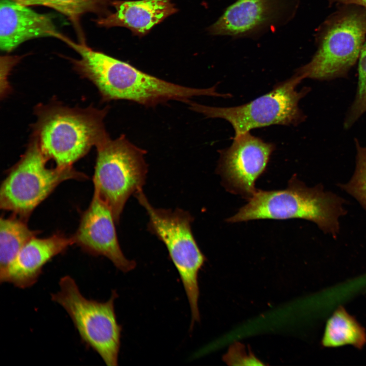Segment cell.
I'll return each mask as SVG.
<instances>
[{"label": "cell", "mask_w": 366, "mask_h": 366, "mask_svg": "<svg viewBox=\"0 0 366 366\" xmlns=\"http://www.w3.org/2000/svg\"><path fill=\"white\" fill-rule=\"evenodd\" d=\"M356 93L344 121L345 129L351 128L366 112V39L358 59Z\"/></svg>", "instance_id": "ffe728a7"}, {"label": "cell", "mask_w": 366, "mask_h": 366, "mask_svg": "<svg viewBox=\"0 0 366 366\" xmlns=\"http://www.w3.org/2000/svg\"><path fill=\"white\" fill-rule=\"evenodd\" d=\"M108 110V107L72 108L57 104L38 106L34 135L57 167H72L92 146L110 138L104 124Z\"/></svg>", "instance_id": "3957f363"}, {"label": "cell", "mask_w": 366, "mask_h": 366, "mask_svg": "<svg viewBox=\"0 0 366 366\" xmlns=\"http://www.w3.org/2000/svg\"><path fill=\"white\" fill-rule=\"evenodd\" d=\"M148 217L147 230L165 245L179 274L191 311V328L200 321L198 273L206 258L193 234V218L187 211L158 208L149 202L142 190L134 195Z\"/></svg>", "instance_id": "277c9868"}, {"label": "cell", "mask_w": 366, "mask_h": 366, "mask_svg": "<svg viewBox=\"0 0 366 366\" xmlns=\"http://www.w3.org/2000/svg\"><path fill=\"white\" fill-rule=\"evenodd\" d=\"M331 3L346 5H354L362 7L366 10V0H329Z\"/></svg>", "instance_id": "7402d4cb"}, {"label": "cell", "mask_w": 366, "mask_h": 366, "mask_svg": "<svg viewBox=\"0 0 366 366\" xmlns=\"http://www.w3.org/2000/svg\"><path fill=\"white\" fill-rule=\"evenodd\" d=\"M322 28L317 51L295 71L303 79L323 81L346 77L358 60L366 39V10L345 9L330 17Z\"/></svg>", "instance_id": "8992f818"}, {"label": "cell", "mask_w": 366, "mask_h": 366, "mask_svg": "<svg viewBox=\"0 0 366 366\" xmlns=\"http://www.w3.org/2000/svg\"><path fill=\"white\" fill-rule=\"evenodd\" d=\"M96 148L94 192L110 208L118 224L129 197L142 190L145 184L146 151L124 134L114 140L109 138Z\"/></svg>", "instance_id": "52a82bcc"}, {"label": "cell", "mask_w": 366, "mask_h": 366, "mask_svg": "<svg viewBox=\"0 0 366 366\" xmlns=\"http://www.w3.org/2000/svg\"><path fill=\"white\" fill-rule=\"evenodd\" d=\"M22 5L41 6L56 10L66 16L83 38L80 26L81 17L88 13L105 15L110 0H12ZM103 15V16H104Z\"/></svg>", "instance_id": "ac0fdd59"}, {"label": "cell", "mask_w": 366, "mask_h": 366, "mask_svg": "<svg viewBox=\"0 0 366 366\" xmlns=\"http://www.w3.org/2000/svg\"><path fill=\"white\" fill-rule=\"evenodd\" d=\"M111 5L115 11L99 17L97 24L107 28L125 27L139 36L177 10L170 0L114 1Z\"/></svg>", "instance_id": "9a60e30c"}, {"label": "cell", "mask_w": 366, "mask_h": 366, "mask_svg": "<svg viewBox=\"0 0 366 366\" xmlns=\"http://www.w3.org/2000/svg\"><path fill=\"white\" fill-rule=\"evenodd\" d=\"M345 202L337 194L325 191L321 184L309 187L293 177L286 189L257 191L227 221L299 218L315 223L325 233L336 237L340 231L339 219L347 213Z\"/></svg>", "instance_id": "7a4b0ae2"}, {"label": "cell", "mask_w": 366, "mask_h": 366, "mask_svg": "<svg viewBox=\"0 0 366 366\" xmlns=\"http://www.w3.org/2000/svg\"><path fill=\"white\" fill-rule=\"evenodd\" d=\"M58 285L59 290L51 294V300L66 311L86 346L96 351L106 365H117L122 327L115 313L116 291H112L107 301L102 302L85 297L70 276L62 277Z\"/></svg>", "instance_id": "5b68a950"}, {"label": "cell", "mask_w": 366, "mask_h": 366, "mask_svg": "<svg viewBox=\"0 0 366 366\" xmlns=\"http://www.w3.org/2000/svg\"><path fill=\"white\" fill-rule=\"evenodd\" d=\"M224 360L230 365H263L252 354H248L245 347L240 344H235L231 347L224 356Z\"/></svg>", "instance_id": "44dd1931"}, {"label": "cell", "mask_w": 366, "mask_h": 366, "mask_svg": "<svg viewBox=\"0 0 366 366\" xmlns=\"http://www.w3.org/2000/svg\"><path fill=\"white\" fill-rule=\"evenodd\" d=\"M356 165L354 174L346 184L338 186L354 197L366 211V145L355 140Z\"/></svg>", "instance_id": "d6986e66"}, {"label": "cell", "mask_w": 366, "mask_h": 366, "mask_svg": "<svg viewBox=\"0 0 366 366\" xmlns=\"http://www.w3.org/2000/svg\"><path fill=\"white\" fill-rule=\"evenodd\" d=\"M115 221L110 208L94 192L89 206L81 216L79 225L73 236L84 252L108 258L123 272L136 266L134 260L124 255L118 242Z\"/></svg>", "instance_id": "7c38bea8"}, {"label": "cell", "mask_w": 366, "mask_h": 366, "mask_svg": "<svg viewBox=\"0 0 366 366\" xmlns=\"http://www.w3.org/2000/svg\"><path fill=\"white\" fill-rule=\"evenodd\" d=\"M74 243L73 236L59 233L43 238L32 237L0 272L1 283H10L20 289L32 287L38 280L45 265Z\"/></svg>", "instance_id": "4fadbf2b"}, {"label": "cell", "mask_w": 366, "mask_h": 366, "mask_svg": "<svg viewBox=\"0 0 366 366\" xmlns=\"http://www.w3.org/2000/svg\"><path fill=\"white\" fill-rule=\"evenodd\" d=\"M49 159L33 135L24 154L1 184L0 207L26 220L34 210L62 182L85 179L73 167L49 168Z\"/></svg>", "instance_id": "ba28073f"}, {"label": "cell", "mask_w": 366, "mask_h": 366, "mask_svg": "<svg viewBox=\"0 0 366 366\" xmlns=\"http://www.w3.org/2000/svg\"><path fill=\"white\" fill-rule=\"evenodd\" d=\"M321 343L325 347L350 345L361 348L366 343V333L356 320L340 307L327 320Z\"/></svg>", "instance_id": "2e32d148"}, {"label": "cell", "mask_w": 366, "mask_h": 366, "mask_svg": "<svg viewBox=\"0 0 366 366\" xmlns=\"http://www.w3.org/2000/svg\"><path fill=\"white\" fill-rule=\"evenodd\" d=\"M276 145L251 134L234 136L230 146L220 150L218 167L228 189L249 199L255 184L265 171Z\"/></svg>", "instance_id": "8fae6325"}, {"label": "cell", "mask_w": 366, "mask_h": 366, "mask_svg": "<svg viewBox=\"0 0 366 366\" xmlns=\"http://www.w3.org/2000/svg\"><path fill=\"white\" fill-rule=\"evenodd\" d=\"M39 233L30 229L25 220L16 217L1 218L0 272L14 259L23 246Z\"/></svg>", "instance_id": "e0dca14e"}, {"label": "cell", "mask_w": 366, "mask_h": 366, "mask_svg": "<svg viewBox=\"0 0 366 366\" xmlns=\"http://www.w3.org/2000/svg\"><path fill=\"white\" fill-rule=\"evenodd\" d=\"M0 48L9 52L22 43L41 37L62 40L51 16L39 13L12 0H1Z\"/></svg>", "instance_id": "5bb4252c"}, {"label": "cell", "mask_w": 366, "mask_h": 366, "mask_svg": "<svg viewBox=\"0 0 366 366\" xmlns=\"http://www.w3.org/2000/svg\"><path fill=\"white\" fill-rule=\"evenodd\" d=\"M299 0H236L208 28L214 36L254 38L281 27L295 16Z\"/></svg>", "instance_id": "30bf717a"}, {"label": "cell", "mask_w": 366, "mask_h": 366, "mask_svg": "<svg viewBox=\"0 0 366 366\" xmlns=\"http://www.w3.org/2000/svg\"><path fill=\"white\" fill-rule=\"evenodd\" d=\"M303 79L295 73L289 79L277 83L268 93L237 106L217 107L192 102L188 104L191 110L207 118L227 120L234 130V136L274 125L297 126L306 119L299 102L310 91L309 87L297 90Z\"/></svg>", "instance_id": "9c48e42d"}, {"label": "cell", "mask_w": 366, "mask_h": 366, "mask_svg": "<svg viewBox=\"0 0 366 366\" xmlns=\"http://www.w3.org/2000/svg\"><path fill=\"white\" fill-rule=\"evenodd\" d=\"M65 43L79 55L68 58L82 77L92 81L104 101L125 100L152 107L175 100L188 103L194 97H220L216 86L195 88L176 84L141 71L128 63L89 47L84 40Z\"/></svg>", "instance_id": "6da1fadb"}]
</instances>
